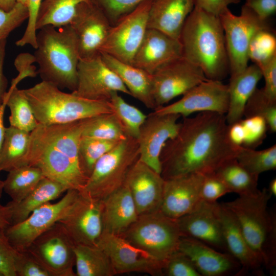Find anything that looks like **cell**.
<instances>
[{
	"label": "cell",
	"instance_id": "6da1fadb",
	"mask_svg": "<svg viewBox=\"0 0 276 276\" xmlns=\"http://www.w3.org/2000/svg\"><path fill=\"white\" fill-rule=\"evenodd\" d=\"M228 129L224 114L202 112L193 117H184L176 135L162 150L163 178L166 180L191 173L205 175L236 158L240 146L231 142Z\"/></svg>",
	"mask_w": 276,
	"mask_h": 276
},
{
	"label": "cell",
	"instance_id": "7a4b0ae2",
	"mask_svg": "<svg viewBox=\"0 0 276 276\" xmlns=\"http://www.w3.org/2000/svg\"><path fill=\"white\" fill-rule=\"evenodd\" d=\"M84 120L62 124H40L30 132L27 165L44 176L81 191L88 178L79 163L78 147Z\"/></svg>",
	"mask_w": 276,
	"mask_h": 276
},
{
	"label": "cell",
	"instance_id": "3957f363",
	"mask_svg": "<svg viewBox=\"0 0 276 276\" xmlns=\"http://www.w3.org/2000/svg\"><path fill=\"white\" fill-rule=\"evenodd\" d=\"M179 40L182 57L207 79L221 81L229 73L223 29L218 16L195 6L187 18Z\"/></svg>",
	"mask_w": 276,
	"mask_h": 276
},
{
	"label": "cell",
	"instance_id": "277c9868",
	"mask_svg": "<svg viewBox=\"0 0 276 276\" xmlns=\"http://www.w3.org/2000/svg\"><path fill=\"white\" fill-rule=\"evenodd\" d=\"M38 30L33 56L42 81L75 91L80 57L77 38L71 25L59 28L46 26Z\"/></svg>",
	"mask_w": 276,
	"mask_h": 276
},
{
	"label": "cell",
	"instance_id": "5b68a950",
	"mask_svg": "<svg viewBox=\"0 0 276 276\" xmlns=\"http://www.w3.org/2000/svg\"><path fill=\"white\" fill-rule=\"evenodd\" d=\"M267 188L223 203L233 213L249 246L272 274L276 267V216L268 207Z\"/></svg>",
	"mask_w": 276,
	"mask_h": 276
},
{
	"label": "cell",
	"instance_id": "8992f818",
	"mask_svg": "<svg viewBox=\"0 0 276 276\" xmlns=\"http://www.w3.org/2000/svg\"><path fill=\"white\" fill-rule=\"evenodd\" d=\"M24 91L40 124H66L112 113L109 101L89 100L72 92L66 93L44 81Z\"/></svg>",
	"mask_w": 276,
	"mask_h": 276
},
{
	"label": "cell",
	"instance_id": "52a82bcc",
	"mask_svg": "<svg viewBox=\"0 0 276 276\" xmlns=\"http://www.w3.org/2000/svg\"><path fill=\"white\" fill-rule=\"evenodd\" d=\"M137 140L128 136L96 163L87 182L79 192L103 200L121 188L132 165L139 158Z\"/></svg>",
	"mask_w": 276,
	"mask_h": 276
},
{
	"label": "cell",
	"instance_id": "ba28073f",
	"mask_svg": "<svg viewBox=\"0 0 276 276\" xmlns=\"http://www.w3.org/2000/svg\"><path fill=\"white\" fill-rule=\"evenodd\" d=\"M120 236L165 265L169 258L178 250L181 234L177 220L158 211L139 215Z\"/></svg>",
	"mask_w": 276,
	"mask_h": 276
},
{
	"label": "cell",
	"instance_id": "9c48e42d",
	"mask_svg": "<svg viewBox=\"0 0 276 276\" xmlns=\"http://www.w3.org/2000/svg\"><path fill=\"white\" fill-rule=\"evenodd\" d=\"M224 34L230 75L237 74L248 66L250 43L259 31L272 30L267 20L260 19L248 7L243 5L240 15L229 8L219 16Z\"/></svg>",
	"mask_w": 276,
	"mask_h": 276
},
{
	"label": "cell",
	"instance_id": "30bf717a",
	"mask_svg": "<svg viewBox=\"0 0 276 276\" xmlns=\"http://www.w3.org/2000/svg\"><path fill=\"white\" fill-rule=\"evenodd\" d=\"M75 247L63 224L57 222L38 236L26 251L51 276H76L73 270Z\"/></svg>",
	"mask_w": 276,
	"mask_h": 276
},
{
	"label": "cell",
	"instance_id": "8fae6325",
	"mask_svg": "<svg viewBox=\"0 0 276 276\" xmlns=\"http://www.w3.org/2000/svg\"><path fill=\"white\" fill-rule=\"evenodd\" d=\"M79 194L78 191L69 189L58 202H47L23 221L9 225L4 232L11 245L17 251L26 250L38 236L66 215Z\"/></svg>",
	"mask_w": 276,
	"mask_h": 276
},
{
	"label": "cell",
	"instance_id": "7c38bea8",
	"mask_svg": "<svg viewBox=\"0 0 276 276\" xmlns=\"http://www.w3.org/2000/svg\"><path fill=\"white\" fill-rule=\"evenodd\" d=\"M153 0H146L111 26L101 53L132 65L134 56L147 29Z\"/></svg>",
	"mask_w": 276,
	"mask_h": 276
},
{
	"label": "cell",
	"instance_id": "4fadbf2b",
	"mask_svg": "<svg viewBox=\"0 0 276 276\" xmlns=\"http://www.w3.org/2000/svg\"><path fill=\"white\" fill-rule=\"evenodd\" d=\"M152 77L156 108L208 79L199 67L183 57L161 67Z\"/></svg>",
	"mask_w": 276,
	"mask_h": 276
},
{
	"label": "cell",
	"instance_id": "5bb4252c",
	"mask_svg": "<svg viewBox=\"0 0 276 276\" xmlns=\"http://www.w3.org/2000/svg\"><path fill=\"white\" fill-rule=\"evenodd\" d=\"M70 25L77 38L80 59L100 56L112 26L96 3L79 4Z\"/></svg>",
	"mask_w": 276,
	"mask_h": 276
},
{
	"label": "cell",
	"instance_id": "9a60e30c",
	"mask_svg": "<svg viewBox=\"0 0 276 276\" xmlns=\"http://www.w3.org/2000/svg\"><path fill=\"white\" fill-rule=\"evenodd\" d=\"M176 102L156 108L158 114H178L187 117L194 112H212L225 114L228 106L227 85L206 79L196 85Z\"/></svg>",
	"mask_w": 276,
	"mask_h": 276
},
{
	"label": "cell",
	"instance_id": "2e32d148",
	"mask_svg": "<svg viewBox=\"0 0 276 276\" xmlns=\"http://www.w3.org/2000/svg\"><path fill=\"white\" fill-rule=\"evenodd\" d=\"M97 245L108 255L116 274L141 272L164 275L163 263L120 236L102 233Z\"/></svg>",
	"mask_w": 276,
	"mask_h": 276
},
{
	"label": "cell",
	"instance_id": "e0dca14e",
	"mask_svg": "<svg viewBox=\"0 0 276 276\" xmlns=\"http://www.w3.org/2000/svg\"><path fill=\"white\" fill-rule=\"evenodd\" d=\"M102 200L79 192L66 215L58 222L63 224L75 244L97 246L103 232Z\"/></svg>",
	"mask_w": 276,
	"mask_h": 276
},
{
	"label": "cell",
	"instance_id": "ac0fdd59",
	"mask_svg": "<svg viewBox=\"0 0 276 276\" xmlns=\"http://www.w3.org/2000/svg\"><path fill=\"white\" fill-rule=\"evenodd\" d=\"M78 84L73 93L93 100L109 101L113 92L131 96L118 76L103 61L101 55L80 59L77 68Z\"/></svg>",
	"mask_w": 276,
	"mask_h": 276
},
{
	"label": "cell",
	"instance_id": "d6986e66",
	"mask_svg": "<svg viewBox=\"0 0 276 276\" xmlns=\"http://www.w3.org/2000/svg\"><path fill=\"white\" fill-rule=\"evenodd\" d=\"M180 117L178 114H158L152 112L147 116L140 127L137 139L139 159L159 174L162 150L165 143L177 134Z\"/></svg>",
	"mask_w": 276,
	"mask_h": 276
},
{
	"label": "cell",
	"instance_id": "ffe728a7",
	"mask_svg": "<svg viewBox=\"0 0 276 276\" xmlns=\"http://www.w3.org/2000/svg\"><path fill=\"white\" fill-rule=\"evenodd\" d=\"M181 236L199 240L228 252L218 213V202L202 201L192 212L176 219Z\"/></svg>",
	"mask_w": 276,
	"mask_h": 276
},
{
	"label": "cell",
	"instance_id": "44dd1931",
	"mask_svg": "<svg viewBox=\"0 0 276 276\" xmlns=\"http://www.w3.org/2000/svg\"><path fill=\"white\" fill-rule=\"evenodd\" d=\"M203 178V174L191 173L165 180L159 211L174 219L192 212L202 201Z\"/></svg>",
	"mask_w": 276,
	"mask_h": 276
},
{
	"label": "cell",
	"instance_id": "7402d4cb",
	"mask_svg": "<svg viewBox=\"0 0 276 276\" xmlns=\"http://www.w3.org/2000/svg\"><path fill=\"white\" fill-rule=\"evenodd\" d=\"M165 179L139 158L129 170L124 183L139 215L159 211Z\"/></svg>",
	"mask_w": 276,
	"mask_h": 276
},
{
	"label": "cell",
	"instance_id": "603a6c76",
	"mask_svg": "<svg viewBox=\"0 0 276 276\" xmlns=\"http://www.w3.org/2000/svg\"><path fill=\"white\" fill-rule=\"evenodd\" d=\"M178 251L191 260L201 276L241 275V266L231 254L196 239L181 236Z\"/></svg>",
	"mask_w": 276,
	"mask_h": 276
},
{
	"label": "cell",
	"instance_id": "cb8c5ba5",
	"mask_svg": "<svg viewBox=\"0 0 276 276\" xmlns=\"http://www.w3.org/2000/svg\"><path fill=\"white\" fill-rule=\"evenodd\" d=\"M182 57V48L179 40L157 30L147 28L132 65L153 75Z\"/></svg>",
	"mask_w": 276,
	"mask_h": 276
},
{
	"label": "cell",
	"instance_id": "d4e9b609",
	"mask_svg": "<svg viewBox=\"0 0 276 276\" xmlns=\"http://www.w3.org/2000/svg\"><path fill=\"white\" fill-rule=\"evenodd\" d=\"M218 213L227 251L240 264L241 275L247 272L261 275L263 265L246 241L233 213L223 203H219Z\"/></svg>",
	"mask_w": 276,
	"mask_h": 276
},
{
	"label": "cell",
	"instance_id": "484cf974",
	"mask_svg": "<svg viewBox=\"0 0 276 276\" xmlns=\"http://www.w3.org/2000/svg\"><path fill=\"white\" fill-rule=\"evenodd\" d=\"M138 216L131 195L124 185L102 200V233L121 236Z\"/></svg>",
	"mask_w": 276,
	"mask_h": 276
},
{
	"label": "cell",
	"instance_id": "4316f807",
	"mask_svg": "<svg viewBox=\"0 0 276 276\" xmlns=\"http://www.w3.org/2000/svg\"><path fill=\"white\" fill-rule=\"evenodd\" d=\"M195 5V0H153L147 28L157 30L179 40L185 22Z\"/></svg>",
	"mask_w": 276,
	"mask_h": 276
},
{
	"label": "cell",
	"instance_id": "83f0119b",
	"mask_svg": "<svg viewBox=\"0 0 276 276\" xmlns=\"http://www.w3.org/2000/svg\"><path fill=\"white\" fill-rule=\"evenodd\" d=\"M262 77L260 68L255 64L248 65L241 72L231 76L227 84L228 106L225 114L228 125L243 119L246 104Z\"/></svg>",
	"mask_w": 276,
	"mask_h": 276
},
{
	"label": "cell",
	"instance_id": "f1b7e54d",
	"mask_svg": "<svg viewBox=\"0 0 276 276\" xmlns=\"http://www.w3.org/2000/svg\"><path fill=\"white\" fill-rule=\"evenodd\" d=\"M104 63L120 78L133 97L146 107L154 110L152 75L134 65L122 62L105 53H101Z\"/></svg>",
	"mask_w": 276,
	"mask_h": 276
},
{
	"label": "cell",
	"instance_id": "f546056e",
	"mask_svg": "<svg viewBox=\"0 0 276 276\" xmlns=\"http://www.w3.org/2000/svg\"><path fill=\"white\" fill-rule=\"evenodd\" d=\"M67 190V188L62 183L44 177L20 201L14 203L11 201L7 204L11 212V225L23 221L35 210L56 199Z\"/></svg>",
	"mask_w": 276,
	"mask_h": 276
},
{
	"label": "cell",
	"instance_id": "4dcf8cb0",
	"mask_svg": "<svg viewBox=\"0 0 276 276\" xmlns=\"http://www.w3.org/2000/svg\"><path fill=\"white\" fill-rule=\"evenodd\" d=\"M30 132L12 126L6 127L4 142L0 152V171L9 172L27 165Z\"/></svg>",
	"mask_w": 276,
	"mask_h": 276
},
{
	"label": "cell",
	"instance_id": "1f68e13d",
	"mask_svg": "<svg viewBox=\"0 0 276 276\" xmlns=\"http://www.w3.org/2000/svg\"><path fill=\"white\" fill-rule=\"evenodd\" d=\"M76 276H112L116 274L110 260L98 246L76 245Z\"/></svg>",
	"mask_w": 276,
	"mask_h": 276
},
{
	"label": "cell",
	"instance_id": "d6a6232c",
	"mask_svg": "<svg viewBox=\"0 0 276 276\" xmlns=\"http://www.w3.org/2000/svg\"><path fill=\"white\" fill-rule=\"evenodd\" d=\"M95 0H43L38 12L36 29L38 30L46 26L59 28L70 25L77 6L82 2Z\"/></svg>",
	"mask_w": 276,
	"mask_h": 276
},
{
	"label": "cell",
	"instance_id": "836d02e7",
	"mask_svg": "<svg viewBox=\"0 0 276 276\" xmlns=\"http://www.w3.org/2000/svg\"><path fill=\"white\" fill-rule=\"evenodd\" d=\"M45 177L41 170L36 167L24 165L8 172L4 181V191L17 203L23 199Z\"/></svg>",
	"mask_w": 276,
	"mask_h": 276
},
{
	"label": "cell",
	"instance_id": "e575fe53",
	"mask_svg": "<svg viewBox=\"0 0 276 276\" xmlns=\"http://www.w3.org/2000/svg\"><path fill=\"white\" fill-rule=\"evenodd\" d=\"M215 173L223 180L231 193L242 196L253 194L259 190V176L249 172L236 158L224 163Z\"/></svg>",
	"mask_w": 276,
	"mask_h": 276
},
{
	"label": "cell",
	"instance_id": "d590c367",
	"mask_svg": "<svg viewBox=\"0 0 276 276\" xmlns=\"http://www.w3.org/2000/svg\"><path fill=\"white\" fill-rule=\"evenodd\" d=\"M6 106L10 111V126L31 132L39 125L24 89L16 85H11L6 93Z\"/></svg>",
	"mask_w": 276,
	"mask_h": 276
},
{
	"label": "cell",
	"instance_id": "8d00e7d4",
	"mask_svg": "<svg viewBox=\"0 0 276 276\" xmlns=\"http://www.w3.org/2000/svg\"><path fill=\"white\" fill-rule=\"evenodd\" d=\"M82 135L118 141L129 136L113 112L84 119Z\"/></svg>",
	"mask_w": 276,
	"mask_h": 276
},
{
	"label": "cell",
	"instance_id": "74e56055",
	"mask_svg": "<svg viewBox=\"0 0 276 276\" xmlns=\"http://www.w3.org/2000/svg\"><path fill=\"white\" fill-rule=\"evenodd\" d=\"M121 141L81 135L78 147L79 160L83 172L88 178L97 161Z\"/></svg>",
	"mask_w": 276,
	"mask_h": 276
},
{
	"label": "cell",
	"instance_id": "f35d334b",
	"mask_svg": "<svg viewBox=\"0 0 276 276\" xmlns=\"http://www.w3.org/2000/svg\"><path fill=\"white\" fill-rule=\"evenodd\" d=\"M109 102L112 112L129 136L137 139L140 127L147 116L137 107L127 103L118 92L111 94Z\"/></svg>",
	"mask_w": 276,
	"mask_h": 276
},
{
	"label": "cell",
	"instance_id": "ab89813d",
	"mask_svg": "<svg viewBox=\"0 0 276 276\" xmlns=\"http://www.w3.org/2000/svg\"><path fill=\"white\" fill-rule=\"evenodd\" d=\"M236 159L249 172L259 176L263 172L275 169L276 145L261 150L240 146Z\"/></svg>",
	"mask_w": 276,
	"mask_h": 276
},
{
	"label": "cell",
	"instance_id": "60d3db41",
	"mask_svg": "<svg viewBox=\"0 0 276 276\" xmlns=\"http://www.w3.org/2000/svg\"><path fill=\"white\" fill-rule=\"evenodd\" d=\"M245 118L259 117L263 118L271 132L276 131V100L269 98L262 88H256L248 100L244 110Z\"/></svg>",
	"mask_w": 276,
	"mask_h": 276
},
{
	"label": "cell",
	"instance_id": "b9f144b4",
	"mask_svg": "<svg viewBox=\"0 0 276 276\" xmlns=\"http://www.w3.org/2000/svg\"><path fill=\"white\" fill-rule=\"evenodd\" d=\"M249 60L260 68L276 57V38L272 30H263L252 38L248 49Z\"/></svg>",
	"mask_w": 276,
	"mask_h": 276
},
{
	"label": "cell",
	"instance_id": "7bdbcfd3",
	"mask_svg": "<svg viewBox=\"0 0 276 276\" xmlns=\"http://www.w3.org/2000/svg\"><path fill=\"white\" fill-rule=\"evenodd\" d=\"M145 1L146 0H95L112 26L133 11Z\"/></svg>",
	"mask_w": 276,
	"mask_h": 276
},
{
	"label": "cell",
	"instance_id": "ee69618b",
	"mask_svg": "<svg viewBox=\"0 0 276 276\" xmlns=\"http://www.w3.org/2000/svg\"><path fill=\"white\" fill-rule=\"evenodd\" d=\"M241 121L244 130V139L241 147L255 149L266 137L268 130L266 122L259 117L246 118Z\"/></svg>",
	"mask_w": 276,
	"mask_h": 276
},
{
	"label": "cell",
	"instance_id": "f6af8a7d",
	"mask_svg": "<svg viewBox=\"0 0 276 276\" xmlns=\"http://www.w3.org/2000/svg\"><path fill=\"white\" fill-rule=\"evenodd\" d=\"M29 17L27 6L17 3L10 11H6L0 8V42L16 28L20 26Z\"/></svg>",
	"mask_w": 276,
	"mask_h": 276
},
{
	"label": "cell",
	"instance_id": "bcb514c9",
	"mask_svg": "<svg viewBox=\"0 0 276 276\" xmlns=\"http://www.w3.org/2000/svg\"><path fill=\"white\" fill-rule=\"evenodd\" d=\"M163 271L168 276H201L191 260L178 250L167 261Z\"/></svg>",
	"mask_w": 276,
	"mask_h": 276
},
{
	"label": "cell",
	"instance_id": "7dc6e473",
	"mask_svg": "<svg viewBox=\"0 0 276 276\" xmlns=\"http://www.w3.org/2000/svg\"><path fill=\"white\" fill-rule=\"evenodd\" d=\"M229 193L231 192L226 184L215 172L204 175L201 188L202 201L214 203Z\"/></svg>",
	"mask_w": 276,
	"mask_h": 276
},
{
	"label": "cell",
	"instance_id": "c3c4849f",
	"mask_svg": "<svg viewBox=\"0 0 276 276\" xmlns=\"http://www.w3.org/2000/svg\"><path fill=\"white\" fill-rule=\"evenodd\" d=\"M42 0H27L28 10V24L22 37L16 41L18 47L30 45L35 49L37 47L36 24L38 12Z\"/></svg>",
	"mask_w": 276,
	"mask_h": 276
},
{
	"label": "cell",
	"instance_id": "681fc988",
	"mask_svg": "<svg viewBox=\"0 0 276 276\" xmlns=\"http://www.w3.org/2000/svg\"><path fill=\"white\" fill-rule=\"evenodd\" d=\"M15 268L16 276H51L26 250L17 251Z\"/></svg>",
	"mask_w": 276,
	"mask_h": 276
},
{
	"label": "cell",
	"instance_id": "f907efd6",
	"mask_svg": "<svg viewBox=\"0 0 276 276\" xmlns=\"http://www.w3.org/2000/svg\"><path fill=\"white\" fill-rule=\"evenodd\" d=\"M4 230L0 229V273L3 276H16L15 262L17 251L9 242Z\"/></svg>",
	"mask_w": 276,
	"mask_h": 276
},
{
	"label": "cell",
	"instance_id": "816d5d0a",
	"mask_svg": "<svg viewBox=\"0 0 276 276\" xmlns=\"http://www.w3.org/2000/svg\"><path fill=\"white\" fill-rule=\"evenodd\" d=\"M265 85L262 88L270 99L276 100V57L260 68Z\"/></svg>",
	"mask_w": 276,
	"mask_h": 276
},
{
	"label": "cell",
	"instance_id": "f5cc1de1",
	"mask_svg": "<svg viewBox=\"0 0 276 276\" xmlns=\"http://www.w3.org/2000/svg\"><path fill=\"white\" fill-rule=\"evenodd\" d=\"M34 62L35 58L32 55L29 53L18 55L15 59L14 65L19 74L14 79L19 82L26 77H35L38 73L35 67L32 65Z\"/></svg>",
	"mask_w": 276,
	"mask_h": 276
},
{
	"label": "cell",
	"instance_id": "db71d44e",
	"mask_svg": "<svg viewBox=\"0 0 276 276\" xmlns=\"http://www.w3.org/2000/svg\"><path fill=\"white\" fill-rule=\"evenodd\" d=\"M244 5L264 21L267 20L276 11V0H246Z\"/></svg>",
	"mask_w": 276,
	"mask_h": 276
},
{
	"label": "cell",
	"instance_id": "11a10c76",
	"mask_svg": "<svg viewBox=\"0 0 276 276\" xmlns=\"http://www.w3.org/2000/svg\"><path fill=\"white\" fill-rule=\"evenodd\" d=\"M241 0H195V6L205 11L219 16L232 4H237Z\"/></svg>",
	"mask_w": 276,
	"mask_h": 276
},
{
	"label": "cell",
	"instance_id": "9f6ffc18",
	"mask_svg": "<svg viewBox=\"0 0 276 276\" xmlns=\"http://www.w3.org/2000/svg\"><path fill=\"white\" fill-rule=\"evenodd\" d=\"M7 39L0 42V105L2 103L8 86V81L4 74V63L6 55Z\"/></svg>",
	"mask_w": 276,
	"mask_h": 276
},
{
	"label": "cell",
	"instance_id": "6f0895ef",
	"mask_svg": "<svg viewBox=\"0 0 276 276\" xmlns=\"http://www.w3.org/2000/svg\"><path fill=\"white\" fill-rule=\"evenodd\" d=\"M241 120L228 125L229 139L233 144L238 146H242L244 139V130Z\"/></svg>",
	"mask_w": 276,
	"mask_h": 276
},
{
	"label": "cell",
	"instance_id": "680465c9",
	"mask_svg": "<svg viewBox=\"0 0 276 276\" xmlns=\"http://www.w3.org/2000/svg\"><path fill=\"white\" fill-rule=\"evenodd\" d=\"M11 223V212L6 204L0 206V229H5Z\"/></svg>",
	"mask_w": 276,
	"mask_h": 276
},
{
	"label": "cell",
	"instance_id": "91938a15",
	"mask_svg": "<svg viewBox=\"0 0 276 276\" xmlns=\"http://www.w3.org/2000/svg\"><path fill=\"white\" fill-rule=\"evenodd\" d=\"M6 93L2 103L0 105V152L4 142L6 127L4 124V116L6 107Z\"/></svg>",
	"mask_w": 276,
	"mask_h": 276
},
{
	"label": "cell",
	"instance_id": "94428289",
	"mask_svg": "<svg viewBox=\"0 0 276 276\" xmlns=\"http://www.w3.org/2000/svg\"><path fill=\"white\" fill-rule=\"evenodd\" d=\"M17 3L16 0H0V8L9 11L15 7Z\"/></svg>",
	"mask_w": 276,
	"mask_h": 276
},
{
	"label": "cell",
	"instance_id": "6125c7cd",
	"mask_svg": "<svg viewBox=\"0 0 276 276\" xmlns=\"http://www.w3.org/2000/svg\"><path fill=\"white\" fill-rule=\"evenodd\" d=\"M268 191L270 194L272 196H276V179L273 178L270 181L269 184Z\"/></svg>",
	"mask_w": 276,
	"mask_h": 276
},
{
	"label": "cell",
	"instance_id": "be15d7a7",
	"mask_svg": "<svg viewBox=\"0 0 276 276\" xmlns=\"http://www.w3.org/2000/svg\"><path fill=\"white\" fill-rule=\"evenodd\" d=\"M1 172V171H0ZM4 191V181L0 179V199L2 197L3 191ZM2 205L0 203V206Z\"/></svg>",
	"mask_w": 276,
	"mask_h": 276
},
{
	"label": "cell",
	"instance_id": "e7e4bbea",
	"mask_svg": "<svg viewBox=\"0 0 276 276\" xmlns=\"http://www.w3.org/2000/svg\"><path fill=\"white\" fill-rule=\"evenodd\" d=\"M17 3H21L26 6L27 0H16Z\"/></svg>",
	"mask_w": 276,
	"mask_h": 276
},
{
	"label": "cell",
	"instance_id": "03108f58",
	"mask_svg": "<svg viewBox=\"0 0 276 276\" xmlns=\"http://www.w3.org/2000/svg\"><path fill=\"white\" fill-rule=\"evenodd\" d=\"M0 276H3V275L0 273Z\"/></svg>",
	"mask_w": 276,
	"mask_h": 276
}]
</instances>
